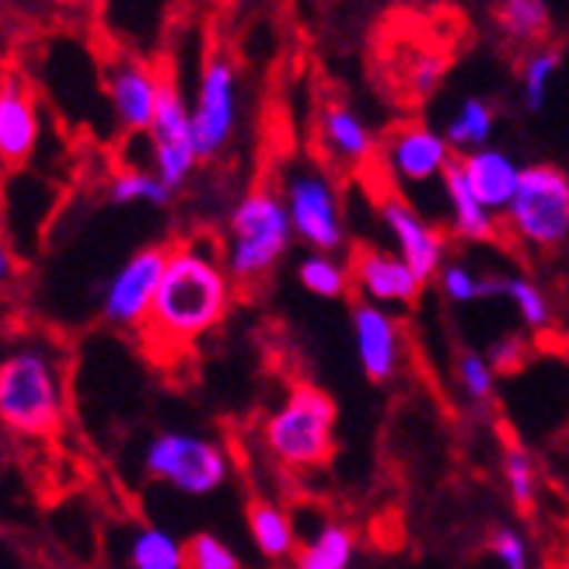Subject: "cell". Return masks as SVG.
Wrapping results in <instances>:
<instances>
[{"label":"cell","instance_id":"1","mask_svg":"<svg viewBox=\"0 0 569 569\" xmlns=\"http://www.w3.org/2000/svg\"><path fill=\"white\" fill-rule=\"evenodd\" d=\"M234 305V280L224 256L210 238H189L168 244L164 277L154 293L140 339L158 357L189 350L196 339L213 332Z\"/></svg>","mask_w":569,"mask_h":569},{"label":"cell","instance_id":"26","mask_svg":"<svg viewBox=\"0 0 569 569\" xmlns=\"http://www.w3.org/2000/svg\"><path fill=\"white\" fill-rule=\"evenodd\" d=\"M497 24L510 42H541L552 32L549 0H500Z\"/></svg>","mask_w":569,"mask_h":569},{"label":"cell","instance_id":"2","mask_svg":"<svg viewBox=\"0 0 569 569\" xmlns=\"http://www.w3.org/2000/svg\"><path fill=\"white\" fill-rule=\"evenodd\" d=\"M67 419V381L53 346H21L0 360V423L18 437H53Z\"/></svg>","mask_w":569,"mask_h":569},{"label":"cell","instance_id":"6","mask_svg":"<svg viewBox=\"0 0 569 569\" xmlns=\"http://www.w3.org/2000/svg\"><path fill=\"white\" fill-rule=\"evenodd\" d=\"M503 224L531 252H556L569 241V176L559 164H525Z\"/></svg>","mask_w":569,"mask_h":569},{"label":"cell","instance_id":"3","mask_svg":"<svg viewBox=\"0 0 569 569\" xmlns=\"http://www.w3.org/2000/svg\"><path fill=\"white\" fill-rule=\"evenodd\" d=\"M290 244L293 228L280 189L256 186L231 207L220 256H224V269L234 287H256L283 262Z\"/></svg>","mask_w":569,"mask_h":569},{"label":"cell","instance_id":"13","mask_svg":"<svg viewBox=\"0 0 569 569\" xmlns=\"http://www.w3.org/2000/svg\"><path fill=\"white\" fill-rule=\"evenodd\" d=\"M350 329H353V350L363 378L370 385H388L399 378L406 363V332L395 311L357 301L350 311Z\"/></svg>","mask_w":569,"mask_h":569},{"label":"cell","instance_id":"35","mask_svg":"<svg viewBox=\"0 0 569 569\" xmlns=\"http://www.w3.org/2000/svg\"><path fill=\"white\" fill-rule=\"evenodd\" d=\"M14 252L8 249V241H0V283H8L14 277Z\"/></svg>","mask_w":569,"mask_h":569},{"label":"cell","instance_id":"10","mask_svg":"<svg viewBox=\"0 0 569 569\" xmlns=\"http://www.w3.org/2000/svg\"><path fill=\"white\" fill-rule=\"evenodd\" d=\"M164 262H168V244H147V249L133 252L106 280L102 293H98V311H102V318L112 329H127V332L143 329L164 277Z\"/></svg>","mask_w":569,"mask_h":569},{"label":"cell","instance_id":"28","mask_svg":"<svg viewBox=\"0 0 569 569\" xmlns=\"http://www.w3.org/2000/svg\"><path fill=\"white\" fill-rule=\"evenodd\" d=\"M437 287L451 305H476L497 297V273H479L461 259H448L437 273Z\"/></svg>","mask_w":569,"mask_h":569},{"label":"cell","instance_id":"27","mask_svg":"<svg viewBox=\"0 0 569 569\" xmlns=\"http://www.w3.org/2000/svg\"><path fill=\"white\" fill-rule=\"evenodd\" d=\"M109 200L119 203V207H133V203H147V207H158L164 210L171 200H176V192H171L151 168H140V164H130L112 176L109 182Z\"/></svg>","mask_w":569,"mask_h":569},{"label":"cell","instance_id":"7","mask_svg":"<svg viewBox=\"0 0 569 569\" xmlns=\"http://www.w3.org/2000/svg\"><path fill=\"white\" fill-rule=\"evenodd\" d=\"M283 207L290 217L293 238L308 244L311 252L336 256L346 244V213H342V192L329 168L297 161L283 171Z\"/></svg>","mask_w":569,"mask_h":569},{"label":"cell","instance_id":"25","mask_svg":"<svg viewBox=\"0 0 569 569\" xmlns=\"http://www.w3.org/2000/svg\"><path fill=\"white\" fill-rule=\"evenodd\" d=\"M297 283H301L311 297H321V301H339V297L350 293L353 277H350V266H346L339 256L308 252L301 262H297Z\"/></svg>","mask_w":569,"mask_h":569},{"label":"cell","instance_id":"16","mask_svg":"<svg viewBox=\"0 0 569 569\" xmlns=\"http://www.w3.org/2000/svg\"><path fill=\"white\" fill-rule=\"evenodd\" d=\"M42 116L32 88L21 78L0 81V164H24L39 147Z\"/></svg>","mask_w":569,"mask_h":569},{"label":"cell","instance_id":"23","mask_svg":"<svg viewBox=\"0 0 569 569\" xmlns=\"http://www.w3.org/2000/svg\"><path fill=\"white\" fill-rule=\"evenodd\" d=\"M130 569H186V541H179L168 528L143 525L127 541Z\"/></svg>","mask_w":569,"mask_h":569},{"label":"cell","instance_id":"15","mask_svg":"<svg viewBox=\"0 0 569 569\" xmlns=\"http://www.w3.org/2000/svg\"><path fill=\"white\" fill-rule=\"evenodd\" d=\"M350 277L360 293V301L378 305L388 311H399L419 301L423 293V280H419L406 259L391 249H378V244H360L350 259Z\"/></svg>","mask_w":569,"mask_h":569},{"label":"cell","instance_id":"5","mask_svg":"<svg viewBox=\"0 0 569 569\" xmlns=\"http://www.w3.org/2000/svg\"><path fill=\"white\" fill-rule=\"evenodd\" d=\"M143 472L179 497H213L231 479V458L213 437L192 430H161L143 448Z\"/></svg>","mask_w":569,"mask_h":569},{"label":"cell","instance_id":"12","mask_svg":"<svg viewBox=\"0 0 569 569\" xmlns=\"http://www.w3.org/2000/svg\"><path fill=\"white\" fill-rule=\"evenodd\" d=\"M381 161L399 189H427L433 182L440 186L443 171L455 161V151L443 133L427 122H402L381 143Z\"/></svg>","mask_w":569,"mask_h":569},{"label":"cell","instance_id":"17","mask_svg":"<svg viewBox=\"0 0 569 569\" xmlns=\"http://www.w3.org/2000/svg\"><path fill=\"white\" fill-rule=\"evenodd\" d=\"M318 143L339 168H363L378 154V137L367 119L346 102H326L318 109Z\"/></svg>","mask_w":569,"mask_h":569},{"label":"cell","instance_id":"22","mask_svg":"<svg viewBox=\"0 0 569 569\" xmlns=\"http://www.w3.org/2000/svg\"><path fill=\"white\" fill-rule=\"evenodd\" d=\"M440 133L451 143L455 154L482 151V147L492 143V133H497V109H492L486 98L468 94L458 102V109L448 119V127H443Z\"/></svg>","mask_w":569,"mask_h":569},{"label":"cell","instance_id":"14","mask_svg":"<svg viewBox=\"0 0 569 569\" xmlns=\"http://www.w3.org/2000/svg\"><path fill=\"white\" fill-rule=\"evenodd\" d=\"M161 70L137 53H119L106 63V98L116 122L127 133H147L154 122Z\"/></svg>","mask_w":569,"mask_h":569},{"label":"cell","instance_id":"20","mask_svg":"<svg viewBox=\"0 0 569 569\" xmlns=\"http://www.w3.org/2000/svg\"><path fill=\"white\" fill-rule=\"evenodd\" d=\"M357 562V531L342 521H318L297 541L290 569H353Z\"/></svg>","mask_w":569,"mask_h":569},{"label":"cell","instance_id":"4","mask_svg":"<svg viewBox=\"0 0 569 569\" xmlns=\"http://www.w3.org/2000/svg\"><path fill=\"white\" fill-rule=\"evenodd\" d=\"M262 443L290 472L329 465L336 451V402L315 385H293L287 399L266 416Z\"/></svg>","mask_w":569,"mask_h":569},{"label":"cell","instance_id":"31","mask_svg":"<svg viewBox=\"0 0 569 569\" xmlns=\"http://www.w3.org/2000/svg\"><path fill=\"white\" fill-rule=\"evenodd\" d=\"M559 63H562V53L556 46L535 49V53L525 60V67H521V98H525L528 112L546 109V98H549V88H552L556 73H559Z\"/></svg>","mask_w":569,"mask_h":569},{"label":"cell","instance_id":"19","mask_svg":"<svg viewBox=\"0 0 569 569\" xmlns=\"http://www.w3.org/2000/svg\"><path fill=\"white\" fill-rule=\"evenodd\" d=\"M440 192H443V207H448V220L451 231L465 241H492L500 231V217L489 213L479 196L472 192V186L465 182V171L458 164V158L451 161V168L443 171L440 179Z\"/></svg>","mask_w":569,"mask_h":569},{"label":"cell","instance_id":"33","mask_svg":"<svg viewBox=\"0 0 569 569\" xmlns=\"http://www.w3.org/2000/svg\"><path fill=\"white\" fill-rule=\"evenodd\" d=\"M489 556L500 562V569H531V546L517 525H497L486 538Z\"/></svg>","mask_w":569,"mask_h":569},{"label":"cell","instance_id":"30","mask_svg":"<svg viewBox=\"0 0 569 569\" xmlns=\"http://www.w3.org/2000/svg\"><path fill=\"white\" fill-rule=\"evenodd\" d=\"M455 378H458V388L465 391V399L472 402V406L486 409V406L497 402V381H500V375L489 367L486 353L461 350L455 357Z\"/></svg>","mask_w":569,"mask_h":569},{"label":"cell","instance_id":"11","mask_svg":"<svg viewBox=\"0 0 569 569\" xmlns=\"http://www.w3.org/2000/svg\"><path fill=\"white\" fill-rule=\"evenodd\" d=\"M378 217H381V228L391 238V252H399L423 283L437 280L443 262H448V234L437 224H430V220L395 189H385L378 196Z\"/></svg>","mask_w":569,"mask_h":569},{"label":"cell","instance_id":"18","mask_svg":"<svg viewBox=\"0 0 569 569\" xmlns=\"http://www.w3.org/2000/svg\"><path fill=\"white\" fill-rule=\"evenodd\" d=\"M461 171H465V182L472 186V192L479 196V203L503 217V210L510 207L513 192H517V182H521V171L525 164L517 161L510 151L503 147H482V151H472V154H461L458 158Z\"/></svg>","mask_w":569,"mask_h":569},{"label":"cell","instance_id":"8","mask_svg":"<svg viewBox=\"0 0 569 569\" xmlns=\"http://www.w3.org/2000/svg\"><path fill=\"white\" fill-rule=\"evenodd\" d=\"M147 143H151V171L171 192H179L192 179L200 154H196V140H192L189 98L182 94L179 78L171 70H161L158 109L151 130H147Z\"/></svg>","mask_w":569,"mask_h":569},{"label":"cell","instance_id":"21","mask_svg":"<svg viewBox=\"0 0 569 569\" xmlns=\"http://www.w3.org/2000/svg\"><path fill=\"white\" fill-rule=\"evenodd\" d=\"M249 538L256 552L266 559V562H287L293 559L297 552V541H301V535H297V525L287 507L273 503V500H252L249 503Z\"/></svg>","mask_w":569,"mask_h":569},{"label":"cell","instance_id":"29","mask_svg":"<svg viewBox=\"0 0 569 569\" xmlns=\"http://www.w3.org/2000/svg\"><path fill=\"white\" fill-rule=\"evenodd\" d=\"M503 486L517 513H535L538 507V465L528 448L510 443L503 451Z\"/></svg>","mask_w":569,"mask_h":569},{"label":"cell","instance_id":"9","mask_svg":"<svg viewBox=\"0 0 569 569\" xmlns=\"http://www.w3.org/2000/svg\"><path fill=\"white\" fill-rule=\"evenodd\" d=\"M189 112H192V140L200 161H213L224 154L228 143L234 140L238 116H241L238 70L224 53H217L203 63Z\"/></svg>","mask_w":569,"mask_h":569},{"label":"cell","instance_id":"34","mask_svg":"<svg viewBox=\"0 0 569 569\" xmlns=\"http://www.w3.org/2000/svg\"><path fill=\"white\" fill-rule=\"evenodd\" d=\"M528 357V339L525 332H507V336H497L489 342V350H486V360L489 367L497 370V375H510V370H517L525 363Z\"/></svg>","mask_w":569,"mask_h":569},{"label":"cell","instance_id":"32","mask_svg":"<svg viewBox=\"0 0 569 569\" xmlns=\"http://www.w3.org/2000/svg\"><path fill=\"white\" fill-rule=\"evenodd\" d=\"M186 569H249L244 559L213 531H196L186 538Z\"/></svg>","mask_w":569,"mask_h":569},{"label":"cell","instance_id":"24","mask_svg":"<svg viewBox=\"0 0 569 569\" xmlns=\"http://www.w3.org/2000/svg\"><path fill=\"white\" fill-rule=\"evenodd\" d=\"M497 297L513 305L517 318L528 332H549L552 329V301L541 283L525 273H497Z\"/></svg>","mask_w":569,"mask_h":569}]
</instances>
